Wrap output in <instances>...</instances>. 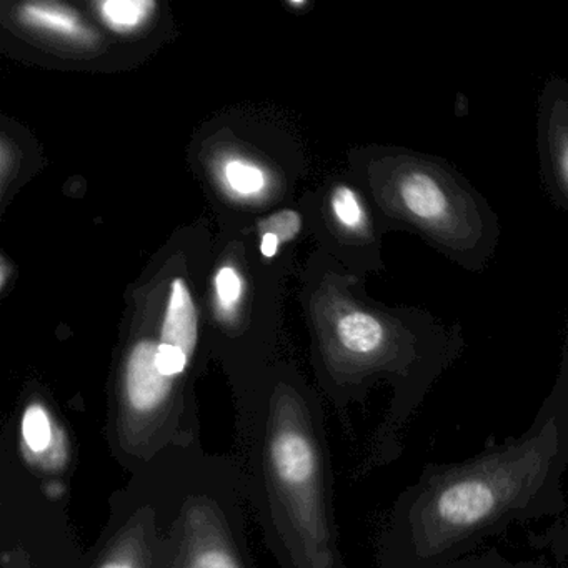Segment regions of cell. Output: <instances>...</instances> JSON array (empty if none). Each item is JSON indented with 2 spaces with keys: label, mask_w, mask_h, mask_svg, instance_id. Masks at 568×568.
<instances>
[{
  "label": "cell",
  "mask_w": 568,
  "mask_h": 568,
  "mask_svg": "<svg viewBox=\"0 0 568 568\" xmlns=\"http://www.w3.org/2000/svg\"><path fill=\"white\" fill-rule=\"evenodd\" d=\"M262 225H265L264 234L265 232H272L281 239V242H288L301 231L302 221L297 212L282 211L268 217Z\"/></svg>",
  "instance_id": "15"
},
{
  "label": "cell",
  "mask_w": 568,
  "mask_h": 568,
  "mask_svg": "<svg viewBox=\"0 0 568 568\" xmlns=\"http://www.w3.org/2000/svg\"><path fill=\"white\" fill-rule=\"evenodd\" d=\"M438 568H558L550 565L535 564V561H514L497 550L485 551V554H468L457 560L448 561Z\"/></svg>",
  "instance_id": "13"
},
{
  "label": "cell",
  "mask_w": 568,
  "mask_h": 568,
  "mask_svg": "<svg viewBox=\"0 0 568 568\" xmlns=\"http://www.w3.org/2000/svg\"><path fill=\"white\" fill-rule=\"evenodd\" d=\"M568 334L530 427L450 464H427L395 501L381 568H438L517 524L568 510Z\"/></svg>",
  "instance_id": "1"
},
{
  "label": "cell",
  "mask_w": 568,
  "mask_h": 568,
  "mask_svg": "<svg viewBox=\"0 0 568 568\" xmlns=\"http://www.w3.org/2000/svg\"><path fill=\"white\" fill-rule=\"evenodd\" d=\"M371 189L390 227L418 235L465 271L480 272L500 244L490 202L450 162L394 148L372 162Z\"/></svg>",
  "instance_id": "2"
},
{
  "label": "cell",
  "mask_w": 568,
  "mask_h": 568,
  "mask_svg": "<svg viewBox=\"0 0 568 568\" xmlns=\"http://www.w3.org/2000/svg\"><path fill=\"white\" fill-rule=\"evenodd\" d=\"M244 295V278L234 265H224L215 274V298L219 312L224 317H231L237 311L239 302Z\"/></svg>",
  "instance_id": "12"
},
{
  "label": "cell",
  "mask_w": 568,
  "mask_h": 568,
  "mask_svg": "<svg viewBox=\"0 0 568 568\" xmlns=\"http://www.w3.org/2000/svg\"><path fill=\"white\" fill-rule=\"evenodd\" d=\"M158 347L159 344L151 338L138 342L125 364V402L139 415H149L161 408L172 390L171 378L164 377L155 364Z\"/></svg>",
  "instance_id": "4"
},
{
  "label": "cell",
  "mask_w": 568,
  "mask_h": 568,
  "mask_svg": "<svg viewBox=\"0 0 568 568\" xmlns=\"http://www.w3.org/2000/svg\"><path fill=\"white\" fill-rule=\"evenodd\" d=\"M101 568H135L134 565L129 564V561L122 560H112L108 561V564L102 565Z\"/></svg>",
  "instance_id": "18"
},
{
  "label": "cell",
  "mask_w": 568,
  "mask_h": 568,
  "mask_svg": "<svg viewBox=\"0 0 568 568\" xmlns=\"http://www.w3.org/2000/svg\"><path fill=\"white\" fill-rule=\"evenodd\" d=\"M2 275H0V287L4 288L6 287V282H8V274H9V265H8V262H6V258L4 261H2Z\"/></svg>",
  "instance_id": "19"
},
{
  "label": "cell",
  "mask_w": 568,
  "mask_h": 568,
  "mask_svg": "<svg viewBox=\"0 0 568 568\" xmlns=\"http://www.w3.org/2000/svg\"><path fill=\"white\" fill-rule=\"evenodd\" d=\"M332 215L338 227L361 244L375 241V225L364 199L351 185H337L331 195Z\"/></svg>",
  "instance_id": "8"
},
{
  "label": "cell",
  "mask_w": 568,
  "mask_h": 568,
  "mask_svg": "<svg viewBox=\"0 0 568 568\" xmlns=\"http://www.w3.org/2000/svg\"><path fill=\"white\" fill-rule=\"evenodd\" d=\"M278 245H281V239L272 232H265L262 234L261 252L265 258L274 257L277 254Z\"/></svg>",
  "instance_id": "17"
},
{
  "label": "cell",
  "mask_w": 568,
  "mask_h": 568,
  "mask_svg": "<svg viewBox=\"0 0 568 568\" xmlns=\"http://www.w3.org/2000/svg\"><path fill=\"white\" fill-rule=\"evenodd\" d=\"M538 164L551 201L568 212V81L548 79L538 98Z\"/></svg>",
  "instance_id": "3"
},
{
  "label": "cell",
  "mask_w": 568,
  "mask_h": 568,
  "mask_svg": "<svg viewBox=\"0 0 568 568\" xmlns=\"http://www.w3.org/2000/svg\"><path fill=\"white\" fill-rule=\"evenodd\" d=\"M22 437L29 450L42 454L52 444V422L42 405H31L22 418Z\"/></svg>",
  "instance_id": "11"
},
{
  "label": "cell",
  "mask_w": 568,
  "mask_h": 568,
  "mask_svg": "<svg viewBox=\"0 0 568 568\" xmlns=\"http://www.w3.org/2000/svg\"><path fill=\"white\" fill-rule=\"evenodd\" d=\"M199 312L191 288L184 278L175 277L171 282L168 307L162 322V344L175 345L191 357L197 345Z\"/></svg>",
  "instance_id": "5"
},
{
  "label": "cell",
  "mask_w": 568,
  "mask_h": 568,
  "mask_svg": "<svg viewBox=\"0 0 568 568\" xmlns=\"http://www.w3.org/2000/svg\"><path fill=\"white\" fill-rule=\"evenodd\" d=\"M222 175H224L229 189L234 194L242 195V197L261 194L267 185L264 171L258 165L244 161V159H231V161L225 162Z\"/></svg>",
  "instance_id": "10"
},
{
  "label": "cell",
  "mask_w": 568,
  "mask_h": 568,
  "mask_svg": "<svg viewBox=\"0 0 568 568\" xmlns=\"http://www.w3.org/2000/svg\"><path fill=\"white\" fill-rule=\"evenodd\" d=\"M275 471L285 485L304 487L318 470L317 450L304 434L297 430L281 432L272 445Z\"/></svg>",
  "instance_id": "6"
},
{
  "label": "cell",
  "mask_w": 568,
  "mask_h": 568,
  "mask_svg": "<svg viewBox=\"0 0 568 568\" xmlns=\"http://www.w3.org/2000/svg\"><path fill=\"white\" fill-rule=\"evenodd\" d=\"M192 568H239V565L227 551L207 548L194 558Z\"/></svg>",
  "instance_id": "16"
},
{
  "label": "cell",
  "mask_w": 568,
  "mask_h": 568,
  "mask_svg": "<svg viewBox=\"0 0 568 568\" xmlns=\"http://www.w3.org/2000/svg\"><path fill=\"white\" fill-rule=\"evenodd\" d=\"M155 8L158 4L152 0H105L98 4L104 24L119 34H129L141 28Z\"/></svg>",
  "instance_id": "9"
},
{
  "label": "cell",
  "mask_w": 568,
  "mask_h": 568,
  "mask_svg": "<svg viewBox=\"0 0 568 568\" xmlns=\"http://www.w3.org/2000/svg\"><path fill=\"white\" fill-rule=\"evenodd\" d=\"M18 18L29 29L78 44H92V39H95L94 32L84 24L78 12L54 2L22 4Z\"/></svg>",
  "instance_id": "7"
},
{
  "label": "cell",
  "mask_w": 568,
  "mask_h": 568,
  "mask_svg": "<svg viewBox=\"0 0 568 568\" xmlns=\"http://www.w3.org/2000/svg\"><path fill=\"white\" fill-rule=\"evenodd\" d=\"M189 358L191 357L182 348L159 342L155 364H158V368L164 377L174 381L175 377L184 374L185 368H187Z\"/></svg>",
  "instance_id": "14"
}]
</instances>
